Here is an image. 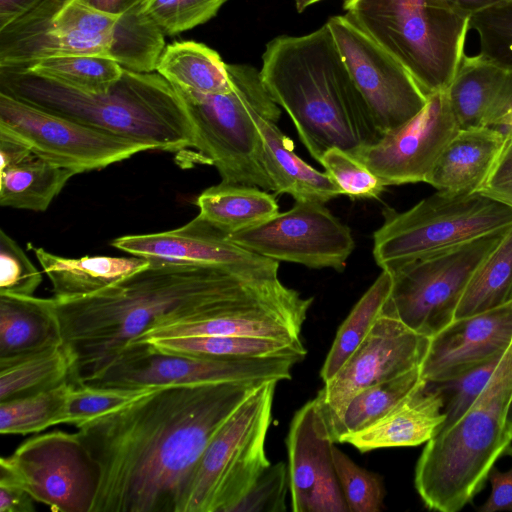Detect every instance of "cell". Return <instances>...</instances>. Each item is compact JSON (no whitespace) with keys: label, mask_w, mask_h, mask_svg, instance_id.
<instances>
[{"label":"cell","mask_w":512,"mask_h":512,"mask_svg":"<svg viewBox=\"0 0 512 512\" xmlns=\"http://www.w3.org/2000/svg\"><path fill=\"white\" fill-rule=\"evenodd\" d=\"M259 385L160 387L76 426L99 470L91 512H178L209 441Z\"/></svg>","instance_id":"1"},{"label":"cell","mask_w":512,"mask_h":512,"mask_svg":"<svg viewBox=\"0 0 512 512\" xmlns=\"http://www.w3.org/2000/svg\"><path fill=\"white\" fill-rule=\"evenodd\" d=\"M149 260L147 267L95 294L55 300L64 342L75 356L74 384L93 378L154 327L227 314L281 316L298 303V291L278 275Z\"/></svg>","instance_id":"2"},{"label":"cell","mask_w":512,"mask_h":512,"mask_svg":"<svg viewBox=\"0 0 512 512\" xmlns=\"http://www.w3.org/2000/svg\"><path fill=\"white\" fill-rule=\"evenodd\" d=\"M260 74L318 162L330 148L353 154L382 136L326 23L306 35H280L268 42Z\"/></svg>","instance_id":"3"},{"label":"cell","mask_w":512,"mask_h":512,"mask_svg":"<svg viewBox=\"0 0 512 512\" xmlns=\"http://www.w3.org/2000/svg\"><path fill=\"white\" fill-rule=\"evenodd\" d=\"M0 92L153 150L195 147L194 127L174 86L157 72L123 68L109 91L84 93L25 70L0 69Z\"/></svg>","instance_id":"4"},{"label":"cell","mask_w":512,"mask_h":512,"mask_svg":"<svg viewBox=\"0 0 512 512\" xmlns=\"http://www.w3.org/2000/svg\"><path fill=\"white\" fill-rule=\"evenodd\" d=\"M511 443L512 342L474 402L423 449L414 483L425 506L441 512L461 510L483 489Z\"/></svg>","instance_id":"5"},{"label":"cell","mask_w":512,"mask_h":512,"mask_svg":"<svg viewBox=\"0 0 512 512\" xmlns=\"http://www.w3.org/2000/svg\"><path fill=\"white\" fill-rule=\"evenodd\" d=\"M346 15L429 95L447 90L464 56L470 16L446 0H343Z\"/></svg>","instance_id":"6"},{"label":"cell","mask_w":512,"mask_h":512,"mask_svg":"<svg viewBox=\"0 0 512 512\" xmlns=\"http://www.w3.org/2000/svg\"><path fill=\"white\" fill-rule=\"evenodd\" d=\"M227 69L233 84L228 93L201 94L174 87L194 127V148L204 164L216 167L223 182L274 191L252 111L256 109L277 123L281 110L267 92L258 69L248 64H227Z\"/></svg>","instance_id":"7"},{"label":"cell","mask_w":512,"mask_h":512,"mask_svg":"<svg viewBox=\"0 0 512 512\" xmlns=\"http://www.w3.org/2000/svg\"><path fill=\"white\" fill-rule=\"evenodd\" d=\"M373 234V257L382 270L402 265L512 225V207L475 192L442 191L404 212L383 211Z\"/></svg>","instance_id":"8"},{"label":"cell","mask_w":512,"mask_h":512,"mask_svg":"<svg viewBox=\"0 0 512 512\" xmlns=\"http://www.w3.org/2000/svg\"><path fill=\"white\" fill-rule=\"evenodd\" d=\"M277 383L259 385L217 430L178 512H231L271 464L265 440Z\"/></svg>","instance_id":"9"},{"label":"cell","mask_w":512,"mask_h":512,"mask_svg":"<svg viewBox=\"0 0 512 512\" xmlns=\"http://www.w3.org/2000/svg\"><path fill=\"white\" fill-rule=\"evenodd\" d=\"M508 228L402 265L392 272L393 286L383 311L431 338L454 320L469 280Z\"/></svg>","instance_id":"10"},{"label":"cell","mask_w":512,"mask_h":512,"mask_svg":"<svg viewBox=\"0 0 512 512\" xmlns=\"http://www.w3.org/2000/svg\"><path fill=\"white\" fill-rule=\"evenodd\" d=\"M302 359L291 356L223 358L182 355L133 342L83 384L125 388L257 383L289 380Z\"/></svg>","instance_id":"11"},{"label":"cell","mask_w":512,"mask_h":512,"mask_svg":"<svg viewBox=\"0 0 512 512\" xmlns=\"http://www.w3.org/2000/svg\"><path fill=\"white\" fill-rule=\"evenodd\" d=\"M0 483L23 488L54 512H91L99 470L77 432L52 431L1 457Z\"/></svg>","instance_id":"12"},{"label":"cell","mask_w":512,"mask_h":512,"mask_svg":"<svg viewBox=\"0 0 512 512\" xmlns=\"http://www.w3.org/2000/svg\"><path fill=\"white\" fill-rule=\"evenodd\" d=\"M0 132L76 174L105 168L151 146L49 113L0 92Z\"/></svg>","instance_id":"13"},{"label":"cell","mask_w":512,"mask_h":512,"mask_svg":"<svg viewBox=\"0 0 512 512\" xmlns=\"http://www.w3.org/2000/svg\"><path fill=\"white\" fill-rule=\"evenodd\" d=\"M328 25L342 60L381 134L418 114L427 102L409 71L346 14Z\"/></svg>","instance_id":"14"},{"label":"cell","mask_w":512,"mask_h":512,"mask_svg":"<svg viewBox=\"0 0 512 512\" xmlns=\"http://www.w3.org/2000/svg\"><path fill=\"white\" fill-rule=\"evenodd\" d=\"M240 246L275 261L342 272L355 248L350 229L323 204L295 205L267 221L229 234Z\"/></svg>","instance_id":"15"},{"label":"cell","mask_w":512,"mask_h":512,"mask_svg":"<svg viewBox=\"0 0 512 512\" xmlns=\"http://www.w3.org/2000/svg\"><path fill=\"white\" fill-rule=\"evenodd\" d=\"M460 129L447 90L438 91L428 96L425 106L412 119L352 155L386 187L425 182Z\"/></svg>","instance_id":"16"},{"label":"cell","mask_w":512,"mask_h":512,"mask_svg":"<svg viewBox=\"0 0 512 512\" xmlns=\"http://www.w3.org/2000/svg\"><path fill=\"white\" fill-rule=\"evenodd\" d=\"M430 338L384 312L343 367L317 394L329 424L362 389L421 366Z\"/></svg>","instance_id":"17"},{"label":"cell","mask_w":512,"mask_h":512,"mask_svg":"<svg viewBox=\"0 0 512 512\" xmlns=\"http://www.w3.org/2000/svg\"><path fill=\"white\" fill-rule=\"evenodd\" d=\"M334 443L315 397L294 414L286 438L294 512H349L335 470Z\"/></svg>","instance_id":"18"},{"label":"cell","mask_w":512,"mask_h":512,"mask_svg":"<svg viewBox=\"0 0 512 512\" xmlns=\"http://www.w3.org/2000/svg\"><path fill=\"white\" fill-rule=\"evenodd\" d=\"M133 256L170 262L211 265L226 269L278 275L279 262L252 252L198 215L169 231L126 235L111 242Z\"/></svg>","instance_id":"19"},{"label":"cell","mask_w":512,"mask_h":512,"mask_svg":"<svg viewBox=\"0 0 512 512\" xmlns=\"http://www.w3.org/2000/svg\"><path fill=\"white\" fill-rule=\"evenodd\" d=\"M511 342L512 301L455 319L432 336L421 374L427 382L443 380L505 350Z\"/></svg>","instance_id":"20"},{"label":"cell","mask_w":512,"mask_h":512,"mask_svg":"<svg viewBox=\"0 0 512 512\" xmlns=\"http://www.w3.org/2000/svg\"><path fill=\"white\" fill-rule=\"evenodd\" d=\"M444 399L429 382L405 396L386 415L365 429L342 437L360 452L427 443L445 422Z\"/></svg>","instance_id":"21"},{"label":"cell","mask_w":512,"mask_h":512,"mask_svg":"<svg viewBox=\"0 0 512 512\" xmlns=\"http://www.w3.org/2000/svg\"><path fill=\"white\" fill-rule=\"evenodd\" d=\"M506 135L498 128L460 129L446 145L425 183L452 194L475 193L486 180Z\"/></svg>","instance_id":"22"},{"label":"cell","mask_w":512,"mask_h":512,"mask_svg":"<svg viewBox=\"0 0 512 512\" xmlns=\"http://www.w3.org/2000/svg\"><path fill=\"white\" fill-rule=\"evenodd\" d=\"M252 117L261 135L265 168L276 194H289L295 201L323 204L344 195L327 172L313 168L294 152L293 142L275 122L256 109Z\"/></svg>","instance_id":"23"},{"label":"cell","mask_w":512,"mask_h":512,"mask_svg":"<svg viewBox=\"0 0 512 512\" xmlns=\"http://www.w3.org/2000/svg\"><path fill=\"white\" fill-rule=\"evenodd\" d=\"M50 279L53 298L67 301L95 294L147 267L144 257L85 256L67 258L28 243Z\"/></svg>","instance_id":"24"},{"label":"cell","mask_w":512,"mask_h":512,"mask_svg":"<svg viewBox=\"0 0 512 512\" xmlns=\"http://www.w3.org/2000/svg\"><path fill=\"white\" fill-rule=\"evenodd\" d=\"M64 342L54 298L0 295V360Z\"/></svg>","instance_id":"25"},{"label":"cell","mask_w":512,"mask_h":512,"mask_svg":"<svg viewBox=\"0 0 512 512\" xmlns=\"http://www.w3.org/2000/svg\"><path fill=\"white\" fill-rule=\"evenodd\" d=\"M74 175L73 170L57 166L27 148L0 166V205L44 212Z\"/></svg>","instance_id":"26"},{"label":"cell","mask_w":512,"mask_h":512,"mask_svg":"<svg viewBox=\"0 0 512 512\" xmlns=\"http://www.w3.org/2000/svg\"><path fill=\"white\" fill-rule=\"evenodd\" d=\"M198 216L226 234L261 224L279 213L276 198L257 186L221 181L196 199Z\"/></svg>","instance_id":"27"},{"label":"cell","mask_w":512,"mask_h":512,"mask_svg":"<svg viewBox=\"0 0 512 512\" xmlns=\"http://www.w3.org/2000/svg\"><path fill=\"white\" fill-rule=\"evenodd\" d=\"M508 73L479 54L464 56L447 88L453 113L461 129L488 125Z\"/></svg>","instance_id":"28"},{"label":"cell","mask_w":512,"mask_h":512,"mask_svg":"<svg viewBox=\"0 0 512 512\" xmlns=\"http://www.w3.org/2000/svg\"><path fill=\"white\" fill-rule=\"evenodd\" d=\"M155 72L174 87L201 94H224L233 88L227 64L218 52L194 41L167 45Z\"/></svg>","instance_id":"29"},{"label":"cell","mask_w":512,"mask_h":512,"mask_svg":"<svg viewBox=\"0 0 512 512\" xmlns=\"http://www.w3.org/2000/svg\"><path fill=\"white\" fill-rule=\"evenodd\" d=\"M75 356L60 345L0 360V402L36 394L71 381Z\"/></svg>","instance_id":"30"},{"label":"cell","mask_w":512,"mask_h":512,"mask_svg":"<svg viewBox=\"0 0 512 512\" xmlns=\"http://www.w3.org/2000/svg\"><path fill=\"white\" fill-rule=\"evenodd\" d=\"M136 342H145L166 352L200 357L291 356L303 360L307 354L302 341L244 335L150 337Z\"/></svg>","instance_id":"31"},{"label":"cell","mask_w":512,"mask_h":512,"mask_svg":"<svg viewBox=\"0 0 512 512\" xmlns=\"http://www.w3.org/2000/svg\"><path fill=\"white\" fill-rule=\"evenodd\" d=\"M512 301V225L465 287L454 320Z\"/></svg>","instance_id":"32"},{"label":"cell","mask_w":512,"mask_h":512,"mask_svg":"<svg viewBox=\"0 0 512 512\" xmlns=\"http://www.w3.org/2000/svg\"><path fill=\"white\" fill-rule=\"evenodd\" d=\"M393 275L382 270L354 305L339 327L320 371L323 382L330 380L365 340L389 299Z\"/></svg>","instance_id":"33"},{"label":"cell","mask_w":512,"mask_h":512,"mask_svg":"<svg viewBox=\"0 0 512 512\" xmlns=\"http://www.w3.org/2000/svg\"><path fill=\"white\" fill-rule=\"evenodd\" d=\"M424 382L426 380L418 367L356 393L348 401L339 417L329 424L335 443H339L342 437L365 429L382 418Z\"/></svg>","instance_id":"34"},{"label":"cell","mask_w":512,"mask_h":512,"mask_svg":"<svg viewBox=\"0 0 512 512\" xmlns=\"http://www.w3.org/2000/svg\"><path fill=\"white\" fill-rule=\"evenodd\" d=\"M24 70L91 94L109 91L123 73L120 64L103 55L54 56L42 59Z\"/></svg>","instance_id":"35"},{"label":"cell","mask_w":512,"mask_h":512,"mask_svg":"<svg viewBox=\"0 0 512 512\" xmlns=\"http://www.w3.org/2000/svg\"><path fill=\"white\" fill-rule=\"evenodd\" d=\"M143 7L118 17L110 57L125 69L150 73L156 71L166 45Z\"/></svg>","instance_id":"36"},{"label":"cell","mask_w":512,"mask_h":512,"mask_svg":"<svg viewBox=\"0 0 512 512\" xmlns=\"http://www.w3.org/2000/svg\"><path fill=\"white\" fill-rule=\"evenodd\" d=\"M72 381L52 389L0 402V433L26 435L61 424Z\"/></svg>","instance_id":"37"},{"label":"cell","mask_w":512,"mask_h":512,"mask_svg":"<svg viewBox=\"0 0 512 512\" xmlns=\"http://www.w3.org/2000/svg\"><path fill=\"white\" fill-rule=\"evenodd\" d=\"M160 387L125 388L74 384L71 386L61 424L78 426L123 407Z\"/></svg>","instance_id":"38"},{"label":"cell","mask_w":512,"mask_h":512,"mask_svg":"<svg viewBox=\"0 0 512 512\" xmlns=\"http://www.w3.org/2000/svg\"><path fill=\"white\" fill-rule=\"evenodd\" d=\"M470 29L479 38V55L512 71V0H506L470 16Z\"/></svg>","instance_id":"39"},{"label":"cell","mask_w":512,"mask_h":512,"mask_svg":"<svg viewBox=\"0 0 512 512\" xmlns=\"http://www.w3.org/2000/svg\"><path fill=\"white\" fill-rule=\"evenodd\" d=\"M227 0H148L143 7L164 36H174L216 16Z\"/></svg>","instance_id":"40"},{"label":"cell","mask_w":512,"mask_h":512,"mask_svg":"<svg viewBox=\"0 0 512 512\" xmlns=\"http://www.w3.org/2000/svg\"><path fill=\"white\" fill-rule=\"evenodd\" d=\"M333 460L349 512H378L383 503V486L378 475L357 465L334 446Z\"/></svg>","instance_id":"41"},{"label":"cell","mask_w":512,"mask_h":512,"mask_svg":"<svg viewBox=\"0 0 512 512\" xmlns=\"http://www.w3.org/2000/svg\"><path fill=\"white\" fill-rule=\"evenodd\" d=\"M319 163L350 198H379L386 187L364 164L340 148L328 149Z\"/></svg>","instance_id":"42"},{"label":"cell","mask_w":512,"mask_h":512,"mask_svg":"<svg viewBox=\"0 0 512 512\" xmlns=\"http://www.w3.org/2000/svg\"><path fill=\"white\" fill-rule=\"evenodd\" d=\"M42 274L23 249L0 230V295L33 296Z\"/></svg>","instance_id":"43"},{"label":"cell","mask_w":512,"mask_h":512,"mask_svg":"<svg viewBox=\"0 0 512 512\" xmlns=\"http://www.w3.org/2000/svg\"><path fill=\"white\" fill-rule=\"evenodd\" d=\"M290 492L288 465L270 464L231 512H283Z\"/></svg>","instance_id":"44"},{"label":"cell","mask_w":512,"mask_h":512,"mask_svg":"<svg viewBox=\"0 0 512 512\" xmlns=\"http://www.w3.org/2000/svg\"><path fill=\"white\" fill-rule=\"evenodd\" d=\"M504 145L478 193L512 207V134H505Z\"/></svg>","instance_id":"45"},{"label":"cell","mask_w":512,"mask_h":512,"mask_svg":"<svg viewBox=\"0 0 512 512\" xmlns=\"http://www.w3.org/2000/svg\"><path fill=\"white\" fill-rule=\"evenodd\" d=\"M491 483L489 498L478 508L480 512H512V467L502 472L493 466L488 474Z\"/></svg>","instance_id":"46"},{"label":"cell","mask_w":512,"mask_h":512,"mask_svg":"<svg viewBox=\"0 0 512 512\" xmlns=\"http://www.w3.org/2000/svg\"><path fill=\"white\" fill-rule=\"evenodd\" d=\"M487 126L496 127L504 134H512V71L508 73Z\"/></svg>","instance_id":"47"},{"label":"cell","mask_w":512,"mask_h":512,"mask_svg":"<svg viewBox=\"0 0 512 512\" xmlns=\"http://www.w3.org/2000/svg\"><path fill=\"white\" fill-rule=\"evenodd\" d=\"M34 501L23 488L0 483V512H33Z\"/></svg>","instance_id":"48"},{"label":"cell","mask_w":512,"mask_h":512,"mask_svg":"<svg viewBox=\"0 0 512 512\" xmlns=\"http://www.w3.org/2000/svg\"><path fill=\"white\" fill-rule=\"evenodd\" d=\"M81 4L118 18L137 8L143 7L148 0H77Z\"/></svg>","instance_id":"49"},{"label":"cell","mask_w":512,"mask_h":512,"mask_svg":"<svg viewBox=\"0 0 512 512\" xmlns=\"http://www.w3.org/2000/svg\"><path fill=\"white\" fill-rule=\"evenodd\" d=\"M39 0H0V28L32 8Z\"/></svg>","instance_id":"50"},{"label":"cell","mask_w":512,"mask_h":512,"mask_svg":"<svg viewBox=\"0 0 512 512\" xmlns=\"http://www.w3.org/2000/svg\"><path fill=\"white\" fill-rule=\"evenodd\" d=\"M457 11L471 16L490 6L498 4L506 0H446Z\"/></svg>","instance_id":"51"},{"label":"cell","mask_w":512,"mask_h":512,"mask_svg":"<svg viewBox=\"0 0 512 512\" xmlns=\"http://www.w3.org/2000/svg\"><path fill=\"white\" fill-rule=\"evenodd\" d=\"M295 3V7L298 12L304 11L309 6L321 1V0H293Z\"/></svg>","instance_id":"52"}]
</instances>
